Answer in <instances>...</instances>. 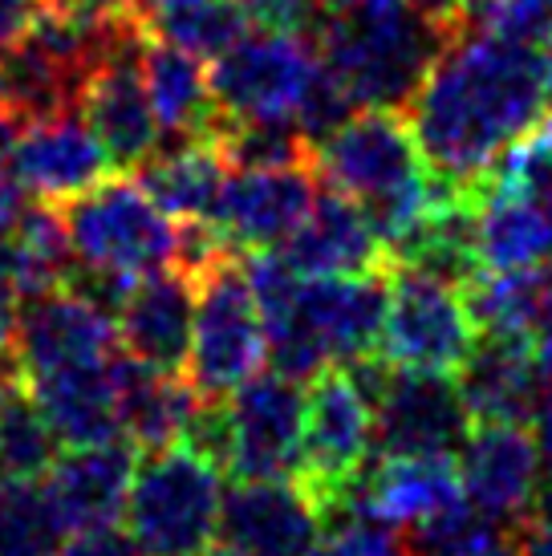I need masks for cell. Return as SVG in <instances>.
<instances>
[{"mask_svg": "<svg viewBox=\"0 0 552 556\" xmlns=\"http://www.w3.org/2000/svg\"><path fill=\"white\" fill-rule=\"evenodd\" d=\"M544 58L537 49L463 29L406 106L435 179L479 195L495 159L544 118Z\"/></svg>", "mask_w": 552, "mask_h": 556, "instance_id": "1", "label": "cell"}, {"mask_svg": "<svg viewBox=\"0 0 552 556\" xmlns=\"http://www.w3.org/2000/svg\"><path fill=\"white\" fill-rule=\"evenodd\" d=\"M455 33L414 13L406 0H325L313 46L357 98V106L406 110Z\"/></svg>", "mask_w": 552, "mask_h": 556, "instance_id": "2", "label": "cell"}, {"mask_svg": "<svg viewBox=\"0 0 552 556\" xmlns=\"http://www.w3.org/2000/svg\"><path fill=\"white\" fill-rule=\"evenodd\" d=\"M317 175L366 207L386 252L402 244L439 200L406 110L362 106L317 147Z\"/></svg>", "mask_w": 552, "mask_h": 556, "instance_id": "3", "label": "cell"}, {"mask_svg": "<svg viewBox=\"0 0 552 556\" xmlns=\"http://www.w3.org/2000/svg\"><path fill=\"white\" fill-rule=\"evenodd\" d=\"M224 508V467L175 443L151 451L126 495V536L147 556H203L215 548Z\"/></svg>", "mask_w": 552, "mask_h": 556, "instance_id": "4", "label": "cell"}, {"mask_svg": "<svg viewBox=\"0 0 552 556\" xmlns=\"http://www.w3.org/2000/svg\"><path fill=\"white\" fill-rule=\"evenodd\" d=\"M58 207L70 228L77 264L90 273L138 280L175 264L179 224H171V216L138 179H102Z\"/></svg>", "mask_w": 552, "mask_h": 556, "instance_id": "5", "label": "cell"}, {"mask_svg": "<svg viewBox=\"0 0 552 556\" xmlns=\"http://www.w3.org/2000/svg\"><path fill=\"white\" fill-rule=\"evenodd\" d=\"M196 333L187 357V382L200 390V399H228L261 374L268 357V333L248 285L244 256L228 248L208 268L196 273Z\"/></svg>", "mask_w": 552, "mask_h": 556, "instance_id": "6", "label": "cell"}, {"mask_svg": "<svg viewBox=\"0 0 552 556\" xmlns=\"http://www.w3.org/2000/svg\"><path fill=\"white\" fill-rule=\"evenodd\" d=\"M374 402L378 455H455L460 459L476 418L455 374L399 370L382 357L350 366Z\"/></svg>", "mask_w": 552, "mask_h": 556, "instance_id": "7", "label": "cell"}, {"mask_svg": "<svg viewBox=\"0 0 552 556\" xmlns=\"http://www.w3.org/2000/svg\"><path fill=\"white\" fill-rule=\"evenodd\" d=\"M386 289H390V301H386L378 357L399 370L460 374L479 341L460 285L390 261Z\"/></svg>", "mask_w": 552, "mask_h": 556, "instance_id": "8", "label": "cell"}, {"mask_svg": "<svg viewBox=\"0 0 552 556\" xmlns=\"http://www.w3.org/2000/svg\"><path fill=\"white\" fill-rule=\"evenodd\" d=\"M374 447V402L350 366H329L309 378L305 434H301V483L329 511L341 508L366 476Z\"/></svg>", "mask_w": 552, "mask_h": 556, "instance_id": "9", "label": "cell"}, {"mask_svg": "<svg viewBox=\"0 0 552 556\" xmlns=\"http://www.w3.org/2000/svg\"><path fill=\"white\" fill-rule=\"evenodd\" d=\"M317 70V46L305 33H244L212 62V93L219 118H297L305 86Z\"/></svg>", "mask_w": 552, "mask_h": 556, "instance_id": "10", "label": "cell"}, {"mask_svg": "<svg viewBox=\"0 0 552 556\" xmlns=\"http://www.w3.org/2000/svg\"><path fill=\"white\" fill-rule=\"evenodd\" d=\"M147 37L151 29L135 16L123 37L106 49V58L93 65L86 93H81V114L110 151L114 170H138L163 147V126L154 118L147 81H142Z\"/></svg>", "mask_w": 552, "mask_h": 556, "instance_id": "11", "label": "cell"}, {"mask_svg": "<svg viewBox=\"0 0 552 556\" xmlns=\"http://www.w3.org/2000/svg\"><path fill=\"white\" fill-rule=\"evenodd\" d=\"M325 504L301 479H236L224 492L215 553L309 556L322 541Z\"/></svg>", "mask_w": 552, "mask_h": 556, "instance_id": "12", "label": "cell"}, {"mask_svg": "<svg viewBox=\"0 0 552 556\" xmlns=\"http://www.w3.org/2000/svg\"><path fill=\"white\" fill-rule=\"evenodd\" d=\"M231 459L236 479H301V434H305V394L297 378L252 374L228 394Z\"/></svg>", "mask_w": 552, "mask_h": 556, "instance_id": "13", "label": "cell"}, {"mask_svg": "<svg viewBox=\"0 0 552 556\" xmlns=\"http://www.w3.org/2000/svg\"><path fill=\"white\" fill-rule=\"evenodd\" d=\"M118 350L123 345H118L114 313H106L98 301L81 296L70 285L21 301L16 354H21V366H25L29 382L102 362V357L118 354Z\"/></svg>", "mask_w": 552, "mask_h": 556, "instance_id": "14", "label": "cell"}, {"mask_svg": "<svg viewBox=\"0 0 552 556\" xmlns=\"http://www.w3.org/2000/svg\"><path fill=\"white\" fill-rule=\"evenodd\" d=\"M317 191H322L317 163L231 170L212 212V224L236 252H268L297 232Z\"/></svg>", "mask_w": 552, "mask_h": 556, "instance_id": "15", "label": "cell"}, {"mask_svg": "<svg viewBox=\"0 0 552 556\" xmlns=\"http://www.w3.org/2000/svg\"><path fill=\"white\" fill-rule=\"evenodd\" d=\"M9 170L33 200L70 203L74 195L110 179L114 163L102 139L93 135V126L86 123V114L62 110L21 130L9 155Z\"/></svg>", "mask_w": 552, "mask_h": 556, "instance_id": "16", "label": "cell"}, {"mask_svg": "<svg viewBox=\"0 0 552 556\" xmlns=\"http://www.w3.org/2000/svg\"><path fill=\"white\" fill-rule=\"evenodd\" d=\"M540 467L528 422H476L460 451L463 495L495 525H524L537 504Z\"/></svg>", "mask_w": 552, "mask_h": 556, "instance_id": "17", "label": "cell"}, {"mask_svg": "<svg viewBox=\"0 0 552 556\" xmlns=\"http://www.w3.org/2000/svg\"><path fill=\"white\" fill-rule=\"evenodd\" d=\"M123 354L159 374H187L196 333V280L184 268H159L138 277L114 309Z\"/></svg>", "mask_w": 552, "mask_h": 556, "instance_id": "18", "label": "cell"}, {"mask_svg": "<svg viewBox=\"0 0 552 556\" xmlns=\"http://www.w3.org/2000/svg\"><path fill=\"white\" fill-rule=\"evenodd\" d=\"M301 277H378L390 268L378 228L366 207L338 187H322L297 232L276 248Z\"/></svg>", "mask_w": 552, "mask_h": 556, "instance_id": "19", "label": "cell"}, {"mask_svg": "<svg viewBox=\"0 0 552 556\" xmlns=\"http://www.w3.org/2000/svg\"><path fill=\"white\" fill-rule=\"evenodd\" d=\"M135 443L130 439H106V443H86L58 455L49 467L46 492L62 516L65 532H102L114 528L126 511V495L135 483Z\"/></svg>", "mask_w": 552, "mask_h": 556, "instance_id": "20", "label": "cell"}, {"mask_svg": "<svg viewBox=\"0 0 552 556\" xmlns=\"http://www.w3.org/2000/svg\"><path fill=\"white\" fill-rule=\"evenodd\" d=\"M463 500V476L455 455H382L362 476L346 504L378 516L386 525L414 528Z\"/></svg>", "mask_w": 552, "mask_h": 556, "instance_id": "21", "label": "cell"}, {"mask_svg": "<svg viewBox=\"0 0 552 556\" xmlns=\"http://www.w3.org/2000/svg\"><path fill=\"white\" fill-rule=\"evenodd\" d=\"M29 387L65 447L123 439V350L77 370L37 378Z\"/></svg>", "mask_w": 552, "mask_h": 556, "instance_id": "22", "label": "cell"}, {"mask_svg": "<svg viewBox=\"0 0 552 556\" xmlns=\"http://www.w3.org/2000/svg\"><path fill=\"white\" fill-rule=\"evenodd\" d=\"M455 382L476 422H528L540 406L537 341L484 338L460 366Z\"/></svg>", "mask_w": 552, "mask_h": 556, "instance_id": "23", "label": "cell"}, {"mask_svg": "<svg viewBox=\"0 0 552 556\" xmlns=\"http://www.w3.org/2000/svg\"><path fill=\"white\" fill-rule=\"evenodd\" d=\"M142 81L154 118L163 126V139H200L215 130L219 106L212 93V70H203V58L151 33L142 46Z\"/></svg>", "mask_w": 552, "mask_h": 556, "instance_id": "24", "label": "cell"}, {"mask_svg": "<svg viewBox=\"0 0 552 556\" xmlns=\"http://www.w3.org/2000/svg\"><path fill=\"white\" fill-rule=\"evenodd\" d=\"M228 175L231 163L224 155V147L215 142V135L179 139L175 147H159L135 170V179L147 187V195L171 219H212Z\"/></svg>", "mask_w": 552, "mask_h": 556, "instance_id": "25", "label": "cell"}, {"mask_svg": "<svg viewBox=\"0 0 552 556\" xmlns=\"http://www.w3.org/2000/svg\"><path fill=\"white\" fill-rule=\"evenodd\" d=\"M479 268L516 273L552 264V203L520 191H479Z\"/></svg>", "mask_w": 552, "mask_h": 556, "instance_id": "26", "label": "cell"}, {"mask_svg": "<svg viewBox=\"0 0 552 556\" xmlns=\"http://www.w3.org/2000/svg\"><path fill=\"white\" fill-rule=\"evenodd\" d=\"M463 301H467L479 333L540 341L544 333H552V264L549 268H516V273L479 268L476 277L463 285Z\"/></svg>", "mask_w": 552, "mask_h": 556, "instance_id": "27", "label": "cell"}, {"mask_svg": "<svg viewBox=\"0 0 552 556\" xmlns=\"http://www.w3.org/2000/svg\"><path fill=\"white\" fill-rule=\"evenodd\" d=\"M200 406V390L187 374H159L123 354V434L138 451H167L184 443V431Z\"/></svg>", "mask_w": 552, "mask_h": 556, "instance_id": "28", "label": "cell"}, {"mask_svg": "<svg viewBox=\"0 0 552 556\" xmlns=\"http://www.w3.org/2000/svg\"><path fill=\"white\" fill-rule=\"evenodd\" d=\"M9 240H13V252H16V273H21V293H25V301L70 285L77 256L58 203H46V200L29 203Z\"/></svg>", "mask_w": 552, "mask_h": 556, "instance_id": "29", "label": "cell"}, {"mask_svg": "<svg viewBox=\"0 0 552 556\" xmlns=\"http://www.w3.org/2000/svg\"><path fill=\"white\" fill-rule=\"evenodd\" d=\"M58 434L49 427L29 378L0 390V479H37L58 464Z\"/></svg>", "mask_w": 552, "mask_h": 556, "instance_id": "30", "label": "cell"}, {"mask_svg": "<svg viewBox=\"0 0 552 556\" xmlns=\"http://www.w3.org/2000/svg\"><path fill=\"white\" fill-rule=\"evenodd\" d=\"M65 525L46 488L0 479V556H62Z\"/></svg>", "mask_w": 552, "mask_h": 556, "instance_id": "31", "label": "cell"}, {"mask_svg": "<svg viewBox=\"0 0 552 556\" xmlns=\"http://www.w3.org/2000/svg\"><path fill=\"white\" fill-rule=\"evenodd\" d=\"M248 25H252V16L244 13L240 0H191V4L163 9L147 29L163 41L184 46L196 58L215 62L219 53H228L244 37Z\"/></svg>", "mask_w": 552, "mask_h": 556, "instance_id": "32", "label": "cell"}, {"mask_svg": "<svg viewBox=\"0 0 552 556\" xmlns=\"http://www.w3.org/2000/svg\"><path fill=\"white\" fill-rule=\"evenodd\" d=\"M500 525L479 511L467 495L423 525L402 528V556H472L491 541Z\"/></svg>", "mask_w": 552, "mask_h": 556, "instance_id": "33", "label": "cell"}, {"mask_svg": "<svg viewBox=\"0 0 552 556\" xmlns=\"http://www.w3.org/2000/svg\"><path fill=\"white\" fill-rule=\"evenodd\" d=\"M357 98L346 90V81L329 70V65L317 58V70H313V78L305 86V98H301V106H297V126L309 135L313 147H322L334 130H338L350 114H357Z\"/></svg>", "mask_w": 552, "mask_h": 556, "instance_id": "34", "label": "cell"}, {"mask_svg": "<svg viewBox=\"0 0 552 556\" xmlns=\"http://www.w3.org/2000/svg\"><path fill=\"white\" fill-rule=\"evenodd\" d=\"M472 29L540 49L552 41V0H488Z\"/></svg>", "mask_w": 552, "mask_h": 556, "instance_id": "35", "label": "cell"}, {"mask_svg": "<svg viewBox=\"0 0 552 556\" xmlns=\"http://www.w3.org/2000/svg\"><path fill=\"white\" fill-rule=\"evenodd\" d=\"M240 4L256 25L289 33H313L325 9V0H240Z\"/></svg>", "mask_w": 552, "mask_h": 556, "instance_id": "36", "label": "cell"}, {"mask_svg": "<svg viewBox=\"0 0 552 556\" xmlns=\"http://www.w3.org/2000/svg\"><path fill=\"white\" fill-rule=\"evenodd\" d=\"M62 556H147L130 536L102 528V532H81L74 544H65Z\"/></svg>", "mask_w": 552, "mask_h": 556, "instance_id": "37", "label": "cell"}, {"mask_svg": "<svg viewBox=\"0 0 552 556\" xmlns=\"http://www.w3.org/2000/svg\"><path fill=\"white\" fill-rule=\"evenodd\" d=\"M41 4H46V0H0V49L16 46V41L33 29Z\"/></svg>", "mask_w": 552, "mask_h": 556, "instance_id": "38", "label": "cell"}, {"mask_svg": "<svg viewBox=\"0 0 552 556\" xmlns=\"http://www.w3.org/2000/svg\"><path fill=\"white\" fill-rule=\"evenodd\" d=\"M25 187L13 179V170L0 167V240H9L16 232V224L25 216Z\"/></svg>", "mask_w": 552, "mask_h": 556, "instance_id": "39", "label": "cell"}, {"mask_svg": "<svg viewBox=\"0 0 552 556\" xmlns=\"http://www.w3.org/2000/svg\"><path fill=\"white\" fill-rule=\"evenodd\" d=\"M414 13H423L447 33H463V0H406Z\"/></svg>", "mask_w": 552, "mask_h": 556, "instance_id": "40", "label": "cell"}, {"mask_svg": "<svg viewBox=\"0 0 552 556\" xmlns=\"http://www.w3.org/2000/svg\"><path fill=\"white\" fill-rule=\"evenodd\" d=\"M472 556H524V544H516V541H507L504 532H495L484 548H476Z\"/></svg>", "mask_w": 552, "mask_h": 556, "instance_id": "41", "label": "cell"}, {"mask_svg": "<svg viewBox=\"0 0 552 556\" xmlns=\"http://www.w3.org/2000/svg\"><path fill=\"white\" fill-rule=\"evenodd\" d=\"M540 58H544V93H549V106H552V41L544 46Z\"/></svg>", "mask_w": 552, "mask_h": 556, "instance_id": "42", "label": "cell"}, {"mask_svg": "<svg viewBox=\"0 0 552 556\" xmlns=\"http://www.w3.org/2000/svg\"><path fill=\"white\" fill-rule=\"evenodd\" d=\"M309 556H346V553H341L338 544H334V536H329V541H317V544H313V553H309Z\"/></svg>", "mask_w": 552, "mask_h": 556, "instance_id": "43", "label": "cell"}, {"mask_svg": "<svg viewBox=\"0 0 552 556\" xmlns=\"http://www.w3.org/2000/svg\"><path fill=\"white\" fill-rule=\"evenodd\" d=\"M203 556H224V553H203Z\"/></svg>", "mask_w": 552, "mask_h": 556, "instance_id": "44", "label": "cell"}]
</instances>
